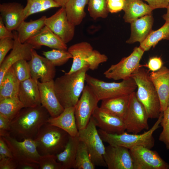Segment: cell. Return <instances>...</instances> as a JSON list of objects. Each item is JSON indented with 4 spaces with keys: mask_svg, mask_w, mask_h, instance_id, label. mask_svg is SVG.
<instances>
[{
    "mask_svg": "<svg viewBox=\"0 0 169 169\" xmlns=\"http://www.w3.org/2000/svg\"><path fill=\"white\" fill-rule=\"evenodd\" d=\"M50 117L48 111L41 104L24 107L11 121V135L16 139L34 140Z\"/></svg>",
    "mask_w": 169,
    "mask_h": 169,
    "instance_id": "6da1fadb",
    "label": "cell"
},
{
    "mask_svg": "<svg viewBox=\"0 0 169 169\" xmlns=\"http://www.w3.org/2000/svg\"><path fill=\"white\" fill-rule=\"evenodd\" d=\"M85 67L70 74L65 73L54 80L56 95L64 109L74 107L84 87L86 72Z\"/></svg>",
    "mask_w": 169,
    "mask_h": 169,
    "instance_id": "7a4b0ae2",
    "label": "cell"
},
{
    "mask_svg": "<svg viewBox=\"0 0 169 169\" xmlns=\"http://www.w3.org/2000/svg\"><path fill=\"white\" fill-rule=\"evenodd\" d=\"M131 77L137 86V97L145 108L149 118L158 119L161 113L160 101L148 71L141 67Z\"/></svg>",
    "mask_w": 169,
    "mask_h": 169,
    "instance_id": "3957f363",
    "label": "cell"
},
{
    "mask_svg": "<svg viewBox=\"0 0 169 169\" xmlns=\"http://www.w3.org/2000/svg\"><path fill=\"white\" fill-rule=\"evenodd\" d=\"M163 116L161 112L160 116L152 127L149 130L141 134H131L124 132L120 134L107 133L101 130H98L99 134L103 141L109 145L120 146L129 149L136 146H142L151 149L154 146V132L160 127Z\"/></svg>",
    "mask_w": 169,
    "mask_h": 169,
    "instance_id": "277c9868",
    "label": "cell"
},
{
    "mask_svg": "<svg viewBox=\"0 0 169 169\" xmlns=\"http://www.w3.org/2000/svg\"><path fill=\"white\" fill-rule=\"evenodd\" d=\"M69 136L64 131L47 122L41 127L34 140L41 155H56L64 150Z\"/></svg>",
    "mask_w": 169,
    "mask_h": 169,
    "instance_id": "5b68a950",
    "label": "cell"
},
{
    "mask_svg": "<svg viewBox=\"0 0 169 169\" xmlns=\"http://www.w3.org/2000/svg\"><path fill=\"white\" fill-rule=\"evenodd\" d=\"M68 51L71 54L73 63L69 71L70 74L82 69L87 67L94 70L97 69L99 64L107 61L108 58L105 54L94 50L89 43L82 42L71 46Z\"/></svg>",
    "mask_w": 169,
    "mask_h": 169,
    "instance_id": "8992f818",
    "label": "cell"
},
{
    "mask_svg": "<svg viewBox=\"0 0 169 169\" xmlns=\"http://www.w3.org/2000/svg\"><path fill=\"white\" fill-rule=\"evenodd\" d=\"M85 80L99 100L130 95L137 88L135 81L131 77L119 83L107 82L86 73Z\"/></svg>",
    "mask_w": 169,
    "mask_h": 169,
    "instance_id": "52a82bcc",
    "label": "cell"
},
{
    "mask_svg": "<svg viewBox=\"0 0 169 169\" xmlns=\"http://www.w3.org/2000/svg\"><path fill=\"white\" fill-rule=\"evenodd\" d=\"M78 136L79 140L87 147L94 165L107 167L104 158L105 147L97 129L95 121L92 116L86 126L79 130Z\"/></svg>",
    "mask_w": 169,
    "mask_h": 169,
    "instance_id": "ba28073f",
    "label": "cell"
},
{
    "mask_svg": "<svg viewBox=\"0 0 169 169\" xmlns=\"http://www.w3.org/2000/svg\"><path fill=\"white\" fill-rule=\"evenodd\" d=\"M145 52L140 46L135 47L129 56L112 65L104 72L105 77L116 80L130 78L132 74L142 67L140 61Z\"/></svg>",
    "mask_w": 169,
    "mask_h": 169,
    "instance_id": "9c48e42d",
    "label": "cell"
},
{
    "mask_svg": "<svg viewBox=\"0 0 169 169\" xmlns=\"http://www.w3.org/2000/svg\"><path fill=\"white\" fill-rule=\"evenodd\" d=\"M149 117L144 106L138 99L136 92L130 95L126 116L124 120L126 130L128 133L138 134L144 130H148Z\"/></svg>",
    "mask_w": 169,
    "mask_h": 169,
    "instance_id": "30bf717a",
    "label": "cell"
},
{
    "mask_svg": "<svg viewBox=\"0 0 169 169\" xmlns=\"http://www.w3.org/2000/svg\"><path fill=\"white\" fill-rule=\"evenodd\" d=\"M2 137L10 149L13 158L18 164L26 163H38L41 155L34 140L25 139L20 141L11 135Z\"/></svg>",
    "mask_w": 169,
    "mask_h": 169,
    "instance_id": "8fae6325",
    "label": "cell"
},
{
    "mask_svg": "<svg viewBox=\"0 0 169 169\" xmlns=\"http://www.w3.org/2000/svg\"><path fill=\"white\" fill-rule=\"evenodd\" d=\"M100 100L88 84L83 89L82 95L74 106V113L79 130L84 128L89 123Z\"/></svg>",
    "mask_w": 169,
    "mask_h": 169,
    "instance_id": "7c38bea8",
    "label": "cell"
},
{
    "mask_svg": "<svg viewBox=\"0 0 169 169\" xmlns=\"http://www.w3.org/2000/svg\"><path fill=\"white\" fill-rule=\"evenodd\" d=\"M134 169H169V164L157 152L142 146L129 149Z\"/></svg>",
    "mask_w": 169,
    "mask_h": 169,
    "instance_id": "4fadbf2b",
    "label": "cell"
},
{
    "mask_svg": "<svg viewBox=\"0 0 169 169\" xmlns=\"http://www.w3.org/2000/svg\"><path fill=\"white\" fill-rule=\"evenodd\" d=\"M44 23L66 44L74 36L75 26L68 20L64 7H61L54 14L47 17Z\"/></svg>",
    "mask_w": 169,
    "mask_h": 169,
    "instance_id": "5bb4252c",
    "label": "cell"
},
{
    "mask_svg": "<svg viewBox=\"0 0 169 169\" xmlns=\"http://www.w3.org/2000/svg\"><path fill=\"white\" fill-rule=\"evenodd\" d=\"M104 158L108 169H134L129 149L126 147L109 145L105 147Z\"/></svg>",
    "mask_w": 169,
    "mask_h": 169,
    "instance_id": "9a60e30c",
    "label": "cell"
},
{
    "mask_svg": "<svg viewBox=\"0 0 169 169\" xmlns=\"http://www.w3.org/2000/svg\"><path fill=\"white\" fill-rule=\"evenodd\" d=\"M31 77L42 82L54 80L56 73L55 67L48 59L39 55L33 49L32 50L31 58L28 61Z\"/></svg>",
    "mask_w": 169,
    "mask_h": 169,
    "instance_id": "2e32d148",
    "label": "cell"
},
{
    "mask_svg": "<svg viewBox=\"0 0 169 169\" xmlns=\"http://www.w3.org/2000/svg\"><path fill=\"white\" fill-rule=\"evenodd\" d=\"M13 33L14 41L13 47L9 54L0 64V82L7 71L16 62L21 59L30 60L32 50L34 49L32 45L27 42L21 43L18 39L16 31L14 30Z\"/></svg>",
    "mask_w": 169,
    "mask_h": 169,
    "instance_id": "e0dca14e",
    "label": "cell"
},
{
    "mask_svg": "<svg viewBox=\"0 0 169 169\" xmlns=\"http://www.w3.org/2000/svg\"><path fill=\"white\" fill-rule=\"evenodd\" d=\"M41 105L48 111L50 117H55L64 110L55 93L54 80L47 82L38 81Z\"/></svg>",
    "mask_w": 169,
    "mask_h": 169,
    "instance_id": "ac0fdd59",
    "label": "cell"
},
{
    "mask_svg": "<svg viewBox=\"0 0 169 169\" xmlns=\"http://www.w3.org/2000/svg\"><path fill=\"white\" fill-rule=\"evenodd\" d=\"M92 116L95 121L97 126L107 133L120 134L126 130L122 119L107 113L98 106L94 110Z\"/></svg>",
    "mask_w": 169,
    "mask_h": 169,
    "instance_id": "d6986e66",
    "label": "cell"
},
{
    "mask_svg": "<svg viewBox=\"0 0 169 169\" xmlns=\"http://www.w3.org/2000/svg\"><path fill=\"white\" fill-rule=\"evenodd\" d=\"M24 7L16 2L4 3L0 4V16L6 27L10 31L16 30L26 19Z\"/></svg>",
    "mask_w": 169,
    "mask_h": 169,
    "instance_id": "ffe728a7",
    "label": "cell"
},
{
    "mask_svg": "<svg viewBox=\"0 0 169 169\" xmlns=\"http://www.w3.org/2000/svg\"><path fill=\"white\" fill-rule=\"evenodd\" d=\"M149 75L159 98L161 112H163L168 105L169 69L163 66L159 70L149 73Z\"/></svg>",
    "mask_w": 169,
    "mask_h": 169,
    "instance_id": "44dd1931",
    "label": "cell"
},
{
    "mask_svg": "<svg viewBox=\"0 0 169 169\" xmlns=\"http://www.w3.org/2000/svg\"><path fill=\"white\" fill-rule=\"evenodd\" d=\"M27 42L35 49L45 46L53 49L67 50L66 44L46 26L38 33L29 38Z\"/></svg>",
    "mask_w": 169,
    "mask_h": 169,
    "instance_id": "7402d4cb",
    "label": "cell"
},
{
    "mask_svg": "<svg viewBox=\"0 0 169 169\" xmlns=\"http://www.w3.org/2000/svg\"><path fill=\"white\" fill-rule=\"evenodd\" d=\"M38 81L31 77L20 82L18 97L24 107H34L41 104Z\"/></svg>",
    "mask_w": 169,
    "mask_h": 169,
    "instance_id": "603a6c76",
    "label": "cell"
},
{
    "mask_svg": "<svg viewBox=\"0 0 169 169\" xmlns=\"http://www.w3.org/2000/svg\"><path fill=\"white\" fill-rule=\"evenodd\" d=\"M153 18L152 14L147 15L131 23V34L126 41L128 44L143 42L152 30Z\"/></svg>",
    "mask_w": 169,
    "mask_h": 169,
    "instance_id": "cb8c5ba5",
    "label": "cell"
},
{
    "mask_svg": "<svg viewBox=\"0 0 169 169\" xmlns=\"http://www.w3.org/2000/svg\"><path fill=\"white\" fill-rule=\"evenodd\" d=\"M48 123L63 130L71 136H78L79 130L75 115L74 107L64 108L63 112L54 118L50 117Z\"/></svg>",
    "mask_w": 169,
    "mask_h": 169,
    "instance_id": "d4e9b609",
    "label": "cell"
},
{
    "mask_svg": "<svg viewBox=\"0 0 169 169\" xmlns=\"http://www.w3.org/2000/svg\"><path fill=\"white\" fill-rule=\"evenodd\" d=\"M130 95L102 100L100 108L124 121L128 110Z\"/></svg>",
    "mask_w": 169,
    "mask_h": 169,
    "instance_id": "484cf974",
    "label": "cell"
},
{
    "mask_svg": "<svg viewBox=\"0 0 169 169\" xmlns=\"http://www.w3.org/2000/svg\"><path fill=\"white\" fill-rule=\"evenodd\" d=\"M123 10L125 22L131 23L139 18L151 14L153 9L141 0H125Z\"/></svg>",
    "mask_w": 169,
    "mask_h": 169,
    "instance_id": "4316f807",
    "label": "cell"
},
{
    "mask_svg": "<svg viewBox=\"0 0 169 169\" xmlns=\"http://www.w3.org/2000/svg\"><path fill=\"white\" fill-rule=\"evenodd\" d=\"M78 136H69L64 150L56 155L57 161L62 164V169L74 168L78 146Z\"/></svg>",
    "mask_w": 169,
    "mask_h": 169,
    "instance_id": "83f0119b",
    "label": "cell"
},
{
    "mask_svg": "<svg viewBox=\"0 0 169 169\" xmlns=\"http://www.w3.org/2000/svg\"><path fill=\"white\" fill-rule=\"evenodd\" d=\"M20 83L11 66L5 73L0 82V99L18 97Z\"/></svg>",
    "mask_w": 169,
    "mask_h": 169,
    "instance_id": "f1b7e54d",
    "label": "cell"
},
{
    "mask_svg": "<svg viewBox=\"0 0 169 169\" xmlns=\"http://www.w3.org/2000/svg\"><path fill=\"white\" fill-rule=\"evenodd\" d=\"M46 18L43 16L35 20L23 21L16 30L20 42L22 43L26 42L29 38L38 33L45 26L44 21Z\"/></svg>",
    "mask_w": 169,
    "mask_h": 169,
    "instance_id": "f546056e",
    "label": "cell"
},
{
    "mask_svg": "<svg viewBox=\"0 0 169 169\" xmlns=\"http://www.w3.org/2000/svg\"><path fill=\"white\" fill-rule=\"evenodd\" d=\"M89 0H70L64 8L68 20L74 26L79 25L86 16L85 6Z\"/></svg>",
    "mask_w": 169,
    "mask_h": 169,
    "instance_id": "4dcf8cb0",
    "label": "cell"
},
{
    "mask_svg": "<svg viewBox=\"0 0 169 169\" xmlns=\"http://www.w3.org/2000/svg\"><path fill=\"white\" fill-rule=\"evenodd\" d=\"M169 39V22L165 24L157 30H152L146 39L140 43V47L145 51L154 47L162 40Z\"/></svg>",
    "mask_w": 169,
    "mask_h": 169,
    "instance_id": "1f68e13d",
    "label": "cell"
},
{
    "mask_svg": "<svg viewBox=\"0 0 169 169\" xmlns=\"http://www.w3.org/2000/svg\"><path fill=\"white\" fill-rule=\"evenodd\" d=\"M24 107L18 97L0 99V115L11 121Z\"/></svg>",
    "mask_w": 169,
    "mask_h": 169,
    "instance_id": "d6a6232c",
    "label": "cell"
},
{
    "mask_svg": "<svg viewBox=\"0 0 169 169\" xmlns=\"http://www.w3.org/2000/svg\"><path fill=\"white\" fill-rule=\"evenodd\" d=\"M60 7L54 0H27L24 9L25 18L54 8Z\"/></svg>",
    "mask_w": 169,
    "mask_h": 169,
    "instance_id": "836d02e7",
    "label": "cell"
},
{
    "mask_svg": "<svg viewBox=\"0 0 169 169\" xmlns=\"http://www.w3.org/2000/svg\"><path fill=\"white\" fill-rule=\"evenodd\" d=\"M95 166L91 160L85 145L79 140L74 169H95Z\"/></svg>",
    "mask_w": 169,
    "mask_h": 169,
    "instance_id": "e575fe53",
    "label": "cell"
},
{
    "mask_svg": "<svg viewBox=\"0 0 169 169\" xmlns=\"http://www.w3.org/2000/svg\"><path fill=\"white\" fill-rule=\"evenodd\" d=\"M88 10L90 17L95 20L99 18H105L108 16L106 0H89Z\"/></svg>",
    "mask_w": 169,
    "mask_h": 169,
    "instance_id": "d590c367",
    "label": "cell"
},
{
    "mask_svg": "<svg viewBox=\"0 0 169 169\" xmlns=\"http://www.w3.org/2000/svg\"><path fill=\"white\" fill-rule=\"evenodd\" d=\"M43 55L55 66H61L67 62L72 56L67 50L53 49L43 52Z\"/></svg>",
    "mask_w": 169,
    "mask_h": 169,
    "instance_id": "8d00e7d4",
    "label": "cell"
},
{
    "mask_svg": "<svg viewBox=\"0 0 169 169\" xmlns=\"http://www.w3.org/2000/svg\"><path fill=\"white\" fill-rule=\"evenodd\" d=\"M12 66L16 76L20 82L31 78L30 66L27 60H20Z\"/></svg>",
    "mask_w": 169,
    "mask_h": 169,
    "instance_id": "74e56055",
    "label": "cell"
},
{
    "mask_svg": "<svg viewBox=\"0 0 169 169\" xmlns=\"http://www.w3.org/2000/svg\"><path fill=\"white\" fill-rule=\"evenodd\" d=\"M38 164L39 169H62V164L57 161L56 155H41Z\"/></svg>",
    "mask_w": 169,
    "mask_h": 169,
    "instance_id": "f35d334b",
    "label": "cell"
},
{
    "mask_svg": "<svg viewBox=\"0 0 169 169\" xmlns=\"http://www.w3.org/2000/svg\"><path fill=\"white\" fill-rule=\"evenodd\" d=\"M163 112V116L160 124L163 129L159 140L165 143L169 140V105Z\"/></svg>",
    "mask_w": 169,
    "mask_h": 169,
    "instance_id": "ab89813d",
    "label": "cell"
},
{
    "mask_svg": "<svg viewBox=\"0 0 169 169\" xmlns=\"http://www.w3.org/2000/svg\"><path fill=\"white\" fill-rule=\"evenodd\" d=\"M14 39L10 38L0 39V64L6 57L8 51L13 47Z\"/></svg>",
    "mask_w": 169,
    "mask_h": 169,
    "instance_id": "60d3db41",
    "label": "cell"
},
{
    "mask_svg": "<svg viewBox=\"0 0 169 169\" xmlns=\"http://www.w3.org/2000/svg\"><path fill=\"white\" fill-rule=\"evenodd\" d=\"M125 0H106L107 6L109 12L116 13L123 10Z\"/></svg>",
    "mask_w": 169,
    "mask_h": 169,
    "instance_id": "b9f144b4",
    "label": "cell"
},
{
    "mask_svg": "<svg viewBox=\"0 0 169 169\" xmlns=\"http://www.w3.org/2000/svg\"><path fill=\"white\" fill-rule=\"evenodd\" d=\"M163 62L160 57L154 56L150 58L147 64L142 66L147 67L149 71L152 72L157 71L162 66Z\"/></svg>",
    "mask_w": 169,
    "mask_h": 169,
    "instance_id": "7bdbcfd3",
    "label": "cell"
},
{
    "mask_svg": "<svg viewBox=\"0 0 169 169\" xmlns=\"http://www.w3.org/2000/svg\"><path fill=\"white\" fill-rule=\"evenodd\" d=\"M11 120L0 115V136L5 137L11 135Z\"/></svg>",
    "mask_w": 169,
    "mask_h": 169,
    "instance_id": "ee69618b",
    "label": "cell"
},
{
    "mask_svg": "<svg viewBox=\"0 0 169 169\" xmlns=\"http://www.w3.org/2000/svg\"><path fill=\"white\" fill-rule=\"evenodd\" d=\"M13 158L12 152L3 138L0 136V160Z\"/></svg>",
    "mask_w": 169,
    "mask_h": 169,
    "instance_id": "f6af8a7d",
    "label": "cell"
},
{
    "mask_svg": "<svg viewBox=\"0 0 169 169\" xmlns=\"http://www.w3.org/2000/svg\"><path fill=\"white\" fill-rule=\"evenodd\" d=\"M18 165L13 158H6L0 160V169H17Z\"/></svg>",
    "mask_w": 169,
    "mask_h": 169,
    "instance_id": "bcb514c9",
    "label": "cell"
},
{
    "mask_svg": "<svg viewBox=\"0 0 169 169\" xmlns=\"http://www.w3.org/2000/svg\"><path fill=\"white\" fill-rule=\"evenodd\" d=\"M147 2L153 10L160 8H166L169 4V0H144Z\"/></svg>",
    "mask_w": 169,
    "mask_h": 169,
    "instance_id": "7dc6e473",
    "label": "cell"
},
{
    "mask_svg": "<svg viewBox=\"0 0 169 169\" xmlns=\"http://www.w3.org/2000/svg\"><path fill=\"white\" fill-rule=\"evenodd\" d=\"M13 32L5 26L2 17H0V39L10 38H13Z\"/></svg>",
    "mask_w": 169,
    "mask_h": 169,
    "instance_id": "c3c4849f",
    "label": "cell"
},
{
    "mask_svg": "<svg viewBox=\"0 0 169 169\" xmlns=\"http://www.w3.org/2000/svg\"><path fill=\"white\" fill-rule=\"evenodd\" d=\"M17 169H38L39 165L34 163H26L18 164Z\"/></svg>",
    "mask_w": 169,
    "mask_h": 169,
    "instance_id": "681fc988",
    "label": "cell"
},
{
    "mask_svg": "<svg viewBox=\"0 0 169 169\" xmlns=\"http://www.w3.org/2000/svg\"><path fill=\"white\" fill-rule=\"evenodd\" d=\"M70 0H54L60 7H64L66 3Z\"/></svg>",
    "mask_w": 169,
    "mask_h": 169,
    "instance_id": "f907efd6",
    "label": "cell"
},
{
    "mask_svg": "<svg viewBox=\"0 0 169 169\" xmlns=\"http://www.w3.org/2000/svg\"><path fill=\"white\" fill-rule=\"evenodd\" d=\"M166 8V13L163 15L162 18L165 20V22H169V4Z\"/></svg>",
    "mask_w": 169,
    "mask_h": 169,
    "instance_id": "816d5d0a",
    "label": "cell"
},
{
    "mask_svg": "<svg viewBox=\"0 0 169 169\" xmlns=\"http://www.w3.org/2000/svg\"><path fill=\"white\" fill-rule=\"evenodd\" d=\"M165 144L166 145V147L167 149H169V141L166 142Z\"/></svg>",
    "mask_w": 169,
    "mask_h": 169,
    "instance_id": "f5cc1de1",
    "label": "cell"
},
{
    "mask_svg": "<svg viewBox=\"0 0 169 169\" xmlns=\"http://www.w3.org/2000/svg\"><path fill=\"white\" fill-rule=\"evenodd\" d=\"M168 105H169V99H168Z\"/></svg>",
    "mask_w": 169,
    "mask_h": 169,
    "instance_id": "db71d44e",
    "label": "cell"
},
{
    "mask_svg": "<svg viewBox=\"0 0 169 169\" xmlns=\"http://www.w3.org/2000/svg\"></svg>",
    "mask_w": 169,
    "mask_h": 169,
    "instance_id": "11a10c76",
    "label": "cell"
},
{
    "mask_svg": "<svg viewBox=\"0 0 169 169\" xmlns=\"http://www.w3.org/2000/svg\"></svg>",
    "mask_w": 169,
    "mask_h": 169,
    "instance_id": "9f6ffc18",
    "label": "cell"
}]
</instances>
